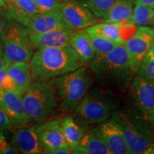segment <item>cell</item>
Masks as SVG:
<instances>
[{
  "label": "cell",
  "mask_w": 154,
  "mask_h": 154,
  "mask_svg": "<svg viewBox=\"0 0 154 154\" xmlns=\"http://www.w3.org/2000/svg\"><path fill=\"white\" fill-rule=\"evenodd\" d=\"M5 2H7V1H9V0H5Z\"/></svg>",
  "instance_id": "8d00e7d4"
},
{
  "label": "cell",
  "mask_w": 154,
  "mask_h": 154,
  "mask_svg": "<svg viewBox=\"0 0 154 154\" xmlns=\"http://www.w3.org/2000/svg\"><path fill=\"white\" fill-rule=\"evenodd\" d=\"M73 153L111 154L97 128L86 130L79 146Z\"/></svg>",
  "instance_id": "ac0fdd59"
},
{
  "label": "cell",
  "mask_w": 154,
  "mask_h": 154,
  "mask_svg": "<svg viewBox=\"0 0 154 154\" xmlns=\"http://www.w3.org/2000/svg\"><path fill=\"white\" fill-rule=\"evenodd\" d=\"M35 129L43 147V153L59 149H70L63 136L60 119H49L39 123Z\"/></svg>",
  "instance_id": "30bf717a"
},
{
  "label": "cell",
  "mask_w": 154,
  "mask_h": 154,
  "mask_svg": "<svg viewBox=\"0 0 154 154\" xmlns=\"http://www.w3.org/2000/svg\"><path fill=\"white\" fill-rule=\"evenodd\" d=\"M88 35L90 36V39H91L96 54H102L109 52L111 50L115 49L119 44H121L111 41L108 38L101 37V36L90 35V34Z\"/></svg>",
  "instance_id": "484cf974"
},
{
  "label": "cell",
  "mask_w": 154,
  "mask_h": 154,
  "mask_svg": "<svg viewBox=\"0 0 154 154\" xmlns=\"http://www.w3.org/2000/svg\"><path fill=\"white\" fill-rule=\"evenodd\" d=\"M134 4L135 0H115L110 10L103 18V21L122 24H134L131 19Z\"/></svg>",
  "instance_id": "44dd1931"
},
{
  "label": "cell",
  "mask_w": 154,
  "mask_h": 154,
  "mask_svg": "<svg viewBox=\"0 0 154 154\" xmlns=\"http://www.w3.org/2000/svg\"><path fill=\"white\" fill-rule=\"evenodd\" d=\"M12 128H14L12 122L8 116L0 108V131H5Z\"/></svg>",
  "instance_id": "4dcf8cb0"
},
{
  "label": "cell",
  "mask_w": 154,
  "mask_h": 154,
  "mask_svg": "<svg viewBox=\"0 0 154 154\" xmlns=\"http://www.w3.org/2000/svg\"><path fill=\"white\" fill-rule=\"evenodd\" d=\"M135 75L154 84V59L144 58Z\"/></svg>",
  "instance_id": "4316f807"
},
{
  "label": "cell",
  "mask_w": 154,
  "mask_h": 154,
  "mask_svg": "<svg viewBox=\"0 0 154 154\" xmlns=\"http://www.w3.org/2000/svg\"><path fill=\"white\" fill-rule=\"evenodd\" d=\"M11 144L19 153L38 154L43 153V147L35 129V126H24L15 130Z\"/></svg>",
  "instance_id": "9a60e30c"
},
{
  "label": "cell",
  "mask_w": 154,
  "mask_h": 154,
  "mask_svg": "<svg viewBox=\"0 0 154 154\" xmlns=\"http://www.w3.org/2000/svg\"><path fill=\"white\" fill-rule=\"evenodd\" d=\"M0 108L8 116L16 128L31 123L22 101V96L13 91L0 89Z\"/></svg>",
  "instance_id": "8fae6325"
},
{
  "label": "cell",
  "mask_w": 154,
  "mask_h": 154,
  "mask_svg": "<svg viewBox=\"0 0 154 154\" xmlns=\"http://www.w3.org/2000/svg\"><path fill=\"white\" fill-rule=\"evenodd\" d=\"M97 129L111 154L130 153L124 132L113 119L100 124Z\"/></svg>",
  "instance_id": "5bb4252c"
},
{
  "label": "cell",
  "mask_w": 154,
  "mask_h": 154,
  "mask_svg": "<svg viewBox=\"0 0 154 154\" xmlns=\"http://www.w3.org/2000/svg\"><path fill=\"white\" fill-rule=\"evenodd\" d=\"M147 58H151V59H154V45L151 47V49H150V51L148 53V54L146 55Z\"/></svg>",
  "instance_id": "d590c367"
},
{
  "label": "cell",
  "mask_w": 154,
  "mask_h": 154,
  "mask_svg": "<svg viewBox=\"0 0 154 154\" xmlns=\"http://www.w3.org/2000/svg\"><path fill=\"white\" fill-rule=\"evenodd\" d=\"M7 3L5 17L26 26L34 15L39 12L34 0H9Z\"/></svg>",
  "instance_id": "e0dca14e"
},
{
  "label": "cell",
  "mask_w": 154,
  "mask_h": 154,
  "mask_svg": "<svg viewBox=\"0 0 154 154\" xmlns=\"http://www.w3.org/2000/svg\"><path fill=\"white\" fill-rule=\"evenodd\" d=\"M6 70L14 81L18 93L23 96L32 84V74L29 63L22 61L11 62Z\"/></svg>",
  "instance_id": "ffe728a7"
},
{
  "label": "cell",
  "mask_w": 154,
  "mask_h": 154,
  "mask_svg": "<svg viewBox=\"0 0 154 154\" xmlns=\"http://www.w3.org/2000/svg\"><path fill=\"white\" fill-rule=\"evenodd\" d=\"M121 99L117 91L103 86L91 88L75 108L72 116L84 127L100 124L109 120L121 107Z\"/></svg>",
  "instance_id": "7a4b0ae2"
},
{
  "label": "cell",
  "mask_w": 154,
  "mask_h": 154,
  "mask_svg": "<svg viewBox=\"0 0 154 154\" xmlns=\"http://www.w3.org/2000/svg\"><path fill=\"white\" fill-rule=\"evenodd\" d=\"M131 21L138 26H154V9L135 0Z\"/></svg>",
  "instance_id": "cb8c5ba5"
},
{
  "label": "cell",
  "mask_w": 154,
  "mask_h": 154,
  "mask_svg": "<svg viewBox=\"0 0 154 154\" xmlns=\"http://www.w3.org/2000/svg\"><path fill=\"white\" fill-rule=\"evenodd\" d=\"M127 90L131 105L154 128V84L134 75Z\"/></svg>",
  "instance_id": "ba28073f"
},
{
  "label": "cell",
  "mask_w": 154,
  "mask_h": 154,
  "mask_svg": "<svg viewBox=\"0 0 154 154\" xmlns=\"http://www.w3.org/2000/svg\"><path fill=\"white\" fill-rule=\"evenodd\" d=\"M49 81L57 91L59 111L67 113L74 111L83 97L91 89L94 77L91 72L82 66Z\"/></svg>",
  "instance_id": "5b68a950"
},
{
  "label": "cell",
  "mask_w": 154,
  "mask_h": 154,
  "mask_svg": "<svg viewBox=\"0 0 154 154\" xmlns=\"http://www.w3.org/2000/svg\"><path fill=\"white\" fill-rule=\"evenodd\" d=\"M0 89L7 90V91H13L18 93L14 81L9 76V74L6 69L0 70Z\"/></svg>",
  "instance_id": "f1b7e54d"
},
{
  "label": "cell",
  "mask_w": 154,
  "mask_h": 154,
  "mask_svg": "<svg viewBox=\"0 0 154 154\" xmlns=\"http://www.w3.org/2000/svg\"><path fill=\"white\" fill-rule=\"evenodd\" d=\"M22 101L31 122L49 120L59 107L58 96L50 81L35 80L23 94Z\"/></svg>",
  "instance_id": "8992f818"
},
{
  "label": "cell",
  "mask_w": 154,
  "mask_h": 154,
  "mask_svg": "<svg viewBox=\"0 0 154 154\" xmlns=\"http://www.w3.org/2000/svg\"><path fill=\"white\" fill-rule=\"evenodd\" d=\"M7 19L6 17L0 14V48H2V42L4 36L5 34V30L7 28Z\"/></svg>",
  "instance_id": "1f68e13d"
},
{
  "label": "cell",
  "mask_w": 154,
  "mask_h": 154,
  "mask_svg": "<svg viewBox=\"0 0 154 154\" xmlns=\"http://www.w3.org/2000/svg\"><path fill=\"white\" fill-rule=\"evenodd\" d=\"M124 47L130 68L134 75L154 45V29L151 26H138L132 36L125 40Z\"/></svg>",
  "instance_id": "9c48e42d"
},
{
  "label": "cell",
  "mask_w": 154,
  "mask_h": 154,
  "mask_svg": "<svg viewBox=\"0 0 154 154\" xmlns=\"http://www.w3.org/2000/svg\"><path fill=\"white\" fill-rule=\"evenodd\" d=\"M89 64L99 85L117 92L126 91L134 76L124 44L108 53L96 54Z\"/></svg>",
  "instance_id": "6da1fadb"
},
{
  "label": "cell",
  "mask_w": 154,
  "mask_h": 154,
  "mask_svg": "<svg viewBox=\"0 0 154 154\" xmlns=\"http://www.w3.org/2000/svg\"><path fill=\"white\" fill-rule=\"evenodd\" d=\"M60 11L75 30L84 29L91 26L98 18L79 0H63Z\"/></svg>",
  "instance_id": "7c38bea8"
},
{
  "label": "cell",
  "mask_w": 154,
  "mask_h": 154,
  "mask_svg": "<svg viewBox=\"0 0 154 154\" xmlns=\"http://www.w3.org/2000/svg\"><path fill=\"white\" fill-rule=\"evenodd\" d=\"M29 33H43L56 29L75 30L66 22L60 11L38 12L31 18L26 25Z\"/></svg>",
  "instance_id": "4fadbf2b"
},
{
  "label": "cell",
  "mask_w": 154,
  "mask_h": 154,
  "mask_svg": "<svg viewBox=\"0 0 154 154\" xmlns=\"http://www.w3.org/2000/svg\"><path fill=\"white\" fill-rule=\"evenodd\" d=\"M35 80L49 81L83 66L71 47L38 49L29 61Z\"/></svg>",
  "instance_id": "3957f363"
},
{
  "label": "cell",
  "mask_w": 154,
  "mask_h": 154,
  "mask_svg": "<svg viewBox=\"0 0 154 154\" xmlns=\"http://www.w3.org/2000/svg\"><path fill=\"white\" fill-rule=\"evenodd\" d=\"M111 119L121 126L130 153H145L153 143L154 128L131 105L119 108Z\"/></svg>",
  "instance_id": "277c9868"
},
{
  "label": "cell",
  "mask_w": 154,
  "mask_h": 154,
  "mask_svg": "<svg viewBox=\"0 0 154 154\" xmlns=\"http://www.w3.org/2000/svg\"><path fill=\"white\" fill-rule=\"evenodd\" d=\"M11 63V61L6 56L2 48H0V70L7 69Z\"/></svg>",
  "instance_id": "d6a6232c"
},
{
  "label": "cell",
  "mask_w": 154,
  "mask_h": 154,
  "mask_svg": "<svg viewBox=\"0 0 154 154\" xmlns=\"http://www.w3.org/2000/svg\"><path fill=\"white\" fill-rule=\"evenodd\" d=\"M61 128L65 140L73 153L85 134L86 127L81 126L72 116L68 115L61 120Z\"/></svg>",
  "instance_id": "603a6c76"
},
{
  "label": "cell",
  "mask_w": 154,
  "mask_h": 154,
  "mask_svg": "<svg viewBox=\"0 0 154 154\" xmlns=\"http://www.w3.org/2000/svg\"><path fill=\"white\" fill-rule=\"evenodd\" d=\"M2 49L11 62H29L35 47L32 44L27 29L12 20H7Z\"/></svg>",
  "instance_id": "52a82bcc"
},
{
  "label": "cell",
  "mask_w": 154,
  "mask_h": 154,
  "mask_svg": "<svg viewBox=\"0 0 154 154\" xmlns=\"http://www.w3.org/2000/svg\"><path fill=\"white\" fill-rule=\"evenodd\" d=\"M70 47L78 56L81 62L84 64L91 63L96 56L90 36L85 30H75L70 38Z\"/></svg>",
  "instance_id": "d6986e66"
},
{
  "label": "cell",
  "mask_w": 154,
  "mask_h": 154,
  "mask_svg": "<svg viewBox=\"0 0 154 154\" xmlns=\"http://www.w3.org/2000/svg\"><path fill=\"white\" fill-rule=\"evenodd\" d=\"M39 12L60 11L63 0H34Z\"/></svg>",
  "instance_id": "83f0119b"
},
{
  "label": "cell",
  "mask_w": 154,
  "mask_h": 154,
  "mask_svg": "<svg viewBox=\"0 0 154 154\" xmlns=\"http://www.w3.org/2000/svg\"><path fill=\"white\" fill-rule=\"evenodd\" d=\"M6 11H7V3L5 0H0V14L5 17Z\"/></svg>",
  "instance_id": "836d02e7"
},
{
  "label": "cell",
  "mask_w": 154,
  "mask_h": 154,
  "mask_svg": "<svg viewBox=\"0 0 154 154\" xmlns=\"http://www.w3.org/2000/svg\"><path fill=\"white\" fill-rule=\"evenodd\" d=\"M98 18H103L110 10L115 0H79Z\"/></svg>",
  "instance_id": "d4e9b609"
},
{
  "label": "cell",
  "mask_w": 154,
  "mask_h": 154,
  "mask_svg": "<svg viewBox=\"0 0 154 154\" xmlns=\"http://www.w3.org/2000/svg\"><path fill=\"white\" fill-rule=\"evenodd\" d=\"M74 31L56 29L43 33L29 34V37L36 49L70 47V38Z\"/></svg>",
  "instance_id": "2e32d148"
},
{
  "label": "cell",
  "mask_w": 154,
  "mask_h": 154,
  "mask_svg": "<svg viewBox=\"0 0 154 154\" xmlns=\"http://www.w3.org/2000/svg\"><path fill=\"white\" fill-rule=\"evenodd\" d=\"M138 1L154 9V0H138Z\"/></svg>",
  "instance_id": "e575fe53"
},
{
  "label": "cell",
  "mask_w": 154,
  "mask_h": 154,
  "mask_svg": "<svg viewBox=\"0 0 154 154\" xmlns=\"http://www.w3.org/2000/svg\"><path fill=\"white\" fill-rule=\"evenodd\" d=\"M19 153L11 143L7 140L4 131H0V154Z\"/></svg>",
  "instance_id": "f546056e"
},
{
  "label": "cell",
  "mask_w": 154,
  "mask_h": 154,
  "mask_svg": "<svg viewBox=\"0 0 154 154\" xmlns=\"http://www.w3.org/2000/svg\"><path fill=\"white\" fill-rule=\"evenodd\" d=\"M122 26L121 23L103 22L99 24H94L84 30L90 35L99 36L108 38L119 44L124 43L125 39L122 36Z\"/></svg>",
  "instance_id": "7402d4cb"
}]
</instances>
